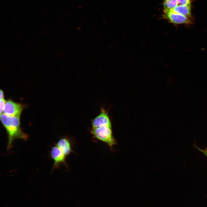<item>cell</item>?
Instances as JSON below:
<instances>
[{"label":"cell","mask_w":207,"mask_h":207,"mask_svg":"<svg viewBox=\"0 0 207 207\" xmlns=\"http://www.w3.org/2000/svg\"><path fill=\"white\" fill-rule=\"evenodd\" d=\"M205 151L206 152V153H207V148L206 149V150H205Z\"/></svg>","instance_id":"cell-14"},{"label":"cell","mask_w":207,"mask_h":207,"mask_svg":"<svg viewBox=\"0 0 207 207\" xmlns=\"http://www.w3.org/2000/svg\"><path fill=\"white\" fill-rule=\"evenodd\" d=\"M178 5H191V0H177Z\"/></svg>","instance_id":"cell-10"},{"label":"cell","mask_w":207,"mask_h":207,"mask_svg":"<svg viewBox=\"0 0 207 207\" xmlns=\"http://www.w3.org/2000/svg\"><path fill=\"white\" fill-rule=\"evenodd\" d=\"M22 108L21 104L8 100L6 101L3 112L9 116L20 117Z\"/></svg>","instance_id":"cell-5"},{"label":"cell","mask_w":207,"mask_h":207,"mask_svg":"<svg viewBox=\"0 0 207 207\" xmlns=\"http://www.w3.org/2000/svg\"><path fill=\"white\" fill-rule=\"evenodd\" d=\"M6 101L5 100L3 99L0 100V114H2V112L3 111L4 108V107L5 104V103Z\"/></svg>","instance_id":"cell-11"},{"label":"cell","mask_w":207,"mask_h":207,"mask_svg":"<svg viewBox=\"0 0 207 207\" xmlns=\"http://www.w3.org/2000/svg\"><path fill=\"white\" fill-rule=\"evenodd\" d=\"M50 154L54 161L53 168H57L62 164L67 165L66 162V156L56 145L52 147Z\"/></svg>","instance_id":"cell-6"},{"label":"cell","mask_w":207,"mask_h":207,"mask_svg":"<svg viewBox=\"0 0 207 207\" xmlns=\"http://www.w3.org/2000/svg\"><path fill=\"white\" fill-rule=\"evenodd\" d=\"M178 5L177 0H164L163 2L164 10L172 9Z\"/></svg>","instance_id":"cell-9"},{"label":"cell","mask_w":207,"mask_h":207,"mask_svg":"<svg viewBox=\"0 0 207 207\" xmlns=\"http://www.w3.org/2000/svg\"><path fill=\"white\" fill-rule=\"evenodd\" d=\"M91 133L94 138L106 143L110 148L116 143L113 135L112 128L102 126L92 128Z\"/></svg>","instance_id":"cell-2"},{"label":"cell","mask_w":207,"mask_h":207,"mask_svg":"<svg viewBox=\"0 0 207 207\" xmlns=\"http://www.w3.org/2000/svg\"><path fill=\"white\" fill-rule=\"evenodd\" d=\"M91 124L92 128L102 126L112 128L111 122L108 111L104 108H101L99 114L91 120Z\"/></svg>","instance_id":"cell-3"},{"label":"cell","mask_w":207,"mask_h":207,"mask_svg":"<svg viewBox=\"0 0 207 207\" xmlns=\"http://www.w3.org/2000/svg\"><path fill=\"white\" fill-rule=\"evenodd\" d=\"M163 17L170 22L174 24H187L191 23L190 18L172 12L164 13Z\"/></svg>","instance_id":"cell-4"},{"label":"cell","mask_w":207,"mask_h":207,"mask_svg":"<svg viewBox=\"0 0 207 207\" xmlns=\"http://www.w3.org/2000/svg\"><path fill=\"white\" fill-rule=\"evenodd\" d=\"M3 92L2 90H0V100L4 99Z\"/></svg>","instance_id":"cell-13"},{"label":"cell","mask_w":207,"mask_h":207,"mask_svg":"<svg viewBox=\"0 0 207 207\" xmlns=\"http://www.w3.org/2000/svg\"><path fill=\"white\" fill-rule=\"evenodd\" d=\"M66 156L69 155L72 152L71 144L69 139L63 138L57 142L56 145Z\"/></svg>","instance_id":"cell-7"},{"label":"cell","mask_w":207,"mask_h":207,"mask_svg":"<svg viewBox=\"0 0 207 207\" xmlns=\"http://www.w3.org/2000/svg\"><path fill=\"white\" fill-rule=\"evenodd\" d=\"M195 147H196L197 149L198 150L200 151L201 152H202V153H203L207 157V153L205 151V150H202L200 148H199L198 147H197L196 145H194Z\"/></svg>","instance_id":"cell-12"},{"label":"cell","mask_w":207,"mask_h":207,"mask_svg":"<svg viewBox=\"0 0 207 207\" xmlns=\"http://www.w3.org/2000/svg\"><path fill=\"white\" fill-rule=\"evenodd\" d=\"M163 11L164 13L168 12H172L190 18L191 17V5H178L172 9Z\"/></svg>","instance_id":"cell-8"},{"label":"cell","mask_w":207,"mask_h":207,"mask_svg":"<svg viewBox=\"0 0 207 207\" xmlns=\"http://www.w3.org/2000/svg\"><path fill=\"white\" fill-rule=\"evenodd\" d=\"M0 119L8 135L7 146L8 150L12 148L15 139L27 140L28 135L24 132L21 128L20 117L11 116L3 113L0 114Z\"/></svg>","instance_id":"cell-1"}]
</instances>
